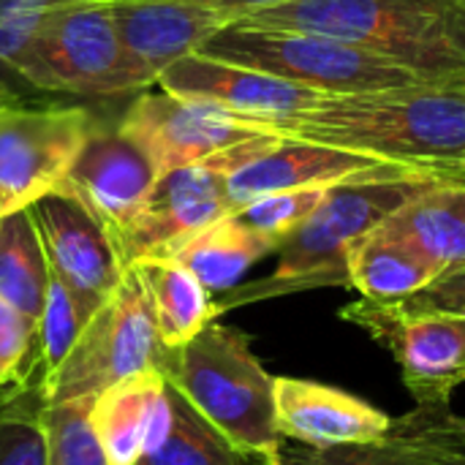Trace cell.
<instances>
[{"label": "cell", "mask_w": 465, "mask_h": 465, "mask_svg": "<svg viewBox=\"0 0 465 465\" xmlns=\"http://www.w3.org/2000/svg\"><path fill=\"white\" fill-rule=\"evenodd\" d=\"M49 262L30 210L0 218V297L41 319L49 294Z\"/></svg>", "instance_id": "cell-24"}, {"label": "cell", "mask_w": 465, "mask_h": 465, "mask_svg": "<svg viewBox=\"0 0 465 465\" xmlns=\"http://www.w3.org/2000/svg\"><path fill=\"white\" fill-rule=\"evenodd\" d=\"M8 68L38 90L128 95L155 87L123 52L109 0H65L49 8Z\"/></svg>", "instance_id": "cell-5"}, {"label": "cell", "mask_w": 465, "mask_h": 465, "mask_svg": "<svg viewBox=\"0 0 465 465\" xmlns=\"http://www.w3.org/2000/svg\"><path fill=\"white\" fill-rule=\"evenodd\" d=\"M161 90L172 95L185 98H207L215 101L234 114L256 123L272 136H281L278 128L302 114L305 109L316 106L327 93H319L313 87L278 79L253 68L221 63L204 54H188L177 63H172L161 76Z\"/></svg>", "instance_id": "cell-12"}, {"label": "cell", "mask_w": 465, "mask_h": 465, "mask_svg": "<svg viewBox=\"0 0 465 465\" xmlns=\"http://www.w3.org/2000/svg\"><path fill=\"white\" fill-rule=\"evenodd\" d=\"M401 313H447L465 316V267L439 275L425 289L414 292L401 302H390Z\"/></svg>", "instance_id": "cell-31"}, {"label": "cell", "mask_w": 465, "mask_h": 465, "mask_svg": "<svg viewBox=\"0 0 465 465\" xmlns=\"http://www.w3.org/2000/svg\"><path fill=\"white\" fill-rule=\"evenodd\" d=\"M346 264L349 286L373 302H401L441 275L420 248L381 223L349 245Z\"/></svg>", "instance_id": "cell-20"}, {"label": "cell", "mask_w": 465, "mask_h": 465, "mask_svg": "<svg viewBox=\"0 0 465 465\" xmlns=\"http://www.w3.org/2000/svg\"><path fill=\"white\" fill-rule=\"evenodd\" d=\"M196 54L289 79L327 95L392 90L420 82L406 68L351 41L245 22L223 27Z\"/></svg>", "instance_id": "cell-6"}, {"label": "cell", "mask_w": 465, "mask_h": 465, "mask_svg": "<svg viewBox=\"0 0 465 465\" xmlns=\"http://www.w3.org/2000/svg\"><path fill=\"white\" fill-rule=\"evenodd\" d=\"M341 319L390 349L417 406H452V392L465 384V316L401 313L390 302L360 297Z\"/></svg>", "instance_id": "cell-9"}, {"label": "cell", "mask_w": 465, "mask_h": 465, "mask_svg": "<svg viewBox=\"0 0 465 465\" xmlns=\"http://www.w3.org/2000/svg\"><path fill=\"white\" fill-rule=\"evenodd\" d=\"M169 387V384H166ZM172 430L166 441L136 465H259L237 452L185 398L169 387Z\"/></svg>", "instance_id": "cell-25"}, {"label": "cell", "mask_w": 465, "mask_h": 465, "mask_svg": "<svg viewBox=\"0 0 465 465\" xmlns=\"http://www.w3.org/2000/svg\"><path fill=\"white\" fill-rule=\"evenodd\" d=\"M166 381L158 371L128 376L93 401V425L109 465H136Z\"/></svg>", "instance_id": "cell-23"}, {"label": "cell", "mask_w": 465, "mask_h": 465, "mask_svg": "<svg viewBox=\"0 0 465 465\" xmlns=\"http://www.w3.org/2000/svg\"><path fill=\"white\" fill-rule=\"evenodd\" d=\"M463 450L465 414L452 406H414V411L392 417L390 430L368 444L327 450L283 444L281 465H425Z\"/></svg>", "instance_id": "cell-18"}, {"label": "cell", "mask_w": 465, "mask_h": 465, "mask_svg": "<svg viewBox=\"0 0 465 465\" xmlns=\"http://www.w3.org/2000/svg\"><path fill=\"white\" fill-rule=\"evenodd\" d=\"M95 123L84 106L14 101L0 109V218L63 183Z\"/></svg>", "instance_id": "cell-8"}, {"label": "cell", "mask_w": 465, "mask_h": 465, "mask_svg": "<svg viewBox=\"0 0 465 465\" xmlns=\"http://www.w3.org/2000/svg\"><path fill=\"white\" fill-rule=\"evenodd\" d=\"M188 3H202V5L229 8V11H237V16H240V14H245V11L267 8V5H278V3H286V0H188Z\"/></svg>", "instance_id": "cell-33"}, {"label": "cell", "mask_w": 465, "mask_h": 465, "mask_svg": "<svg viewBox=\"0 0 465 465\" xmlns=\"http://www.w3.org/2000/svg\"><path fill=\"white\" fill-rule=\"evenodd\" d=\"M38 411L41 398L30 384L5 392L0 401V465H46Z\"/></svg>", "instance_id": "cell-28"}, {"label": "cell", "mask_w": 465, "mask_h": 465, "mask_svg": "<svg viewBox=\"0 0 465 465\" xmlns=\"http://www.w3.org/2000/svg\"><path fill=\"white\" fill-rule=\"evenodd\" d=\"M425 465H465V450L463 452H452V455H439Z\"/></svg>", "instance_id": "cell-34"}, {"label": "cell", "mask_w": 465, "mask_h": 465, "mask_svg": "<svg viewBox=\"0 0 465 465\" xmlns=\"http://www.w3.org/2000/svg\"><path fill=\"white\" fill-rule=\"evenodd\" d=\"M392 166L387 161L289 136H256L248 144L245 158L226 174V193L232 210L242 204L292 188L341 185L368 172Z\"/></svg>", "instance_id": "cell-15"}, {"label": "cell", "mask_w": 465, "mask_h": 465, "mask_svg": "<svg viewBox=\"0 0 465 465\" xmlns=\"http://www.w3.org/2000/svg\"><path fill=\"white\" fill-rule=\"evenodd\" d=\"M90 319L93 313H87L84 305L71 294V289L52 275L46 305L38 319V360L27 384H41L49 373L57 371V365L68 357Z\"/></svg>", "instance_id": "cell-27"}, {"label": "cell", "mask_w": 465, "mask_h": 465, "mask_svg": "<svg viewBox=\"0 0 465 465\" xmlns=\"http://www.w3.org/2000/svg\"><path fill=\"white\" fill-rule=\"evenodd\" d=\"M93 401L95 398L41 406L38 425L44 433L46 465H109L93 425Z\"/></svg>", "instance_id": "cell-26"}, {"label": "cell", "mask_w": 465, "mask_h": 465, "mask_svg": "<svg viewBox=\"0 0 465 465\" xmlns=\"http://www.w3.org/2000/svg\"><path fill=\"white\" fill-rule=\"evenodd\" d=\"M163 343L158 338L142 283L128 264L120 286L84 324L68 357L41 384H30L41 406L98 398L112 384L158 371Z\"/></svg>", "instance_id": "cell-7"}, {"label": "cell", "mask_w": 465, "mask_h": 465, "mask_svg": "<svg viewBox=\"0 0 465 465\" xmlns=\"http://www.w3.org/2000/svg\"><path fill=\"white\" fill-rule=\"evenodd\" d=\"M131 267L142 283L158 338L166 349L188 343L221 313L213 294L177 259L144 256L134 259Z\"/></svg>", "instance_id": "cell-19"}, {"label": "cell", "mask_w": 465, "mask_h": 465, "mask_svg": "<svg viewBox=\"0 0 465 465\" xmlns=\"http://www.w3.org/2000/svg\"><path fill=\"white\" fill-rule=\"evenodd\" d=\"M27 210L35 221L49 272L71 289L87 313H95L128 270L120 245L65 185H57Z\"/></svg>", "instance_id": "cell-11"}, {"label": "cell", "mask_w": 465, "mask_h": 465, "mask_svg": "<svg viewBox=\"0 0 465 465\" xmlns=\"http://www.w3.org/2000/svg\"><path fill=\"white\" fill-rule=\"evenodd\" d=\"M237 22L343 38L420 82L465 84V0H286Z\"/></svg>", "instance_id": "cell-2"}, {"label": "cell", "mask_w": 465, "mask_h": 465, "mask_svg": "<svg viewBox=\"0 0 465 465\" xmlns=\"http://www.w3.org/2000/svg\"><path fill=\"white\" fill-rule=\"evenodd\" d=\"M60 3L65 0H0V65L8 68L41 16Z\"/></svg>", "instance_id": "cell-32"}, {"label": "cell", "mask_w": 465, "mask_h": 465, "mask_svg": "<svg viewBox=\"0 0 465 465\" xmlns=\"http://www.w3.org/2000/svg\"><path fill=\"white\" fill-rule=\"evenodd\" d=\"M155 180L153 163L117 125L95 123L60 185L109 229L123 253V240L136 223Z\"/></svg>", "instance_id": "cell-13"}, {"label": "cell", "mask_w": 465, "mask_h": 465, "mask_svg": "<svg viewBox=\"0 0 465 465\" xmlns=\"http://www.w3.org/2000/svg\"><path fill=\"white\" fill-rule=\"evenodd\" d=\"M381 226L420 248L441 275L465 267V183L422 188Z\"/></svg>", "instance_id": "cell-21"}, {"label": "cell", "mask_w": 465, "mask_h": 465, "mask_svg": "<svg viewBox=\"0 0 465 465\" xmlns=\"http://www.w3.org/2000/svg\"><path fill=\"white\" fill-rule=\"evenodd\" d=\"M275 420L286 441L327 450L381 439L392 417L373 403L297 376H275Z\"/></svg>", "instance_id": "cell-17"}, {"label": "cell", "mask_w": 465, "mask_h": 465, "mask_svg": "<svg viewBox=\"0 0 465 465\" xmlns=\"http://www.w3.org/2000/svg\"><path fill=\"white\" fill-rule=\"evenodd\" d=\"M270 253H278V242L229 213L188 237L169 259L188 267L210 294H221L234 289L240 278Z\"/></svg>", "instance_id": "cell-22"}, {"label": "cell", "mask_w": 465, "mask_h": 465, "mask_svg": "<svg viewBox=\"0 0 465 465\" xmlns=\"http://www.w3.org/2000/svg\"><path fill=\"white\" fill-rule=\"evenodd\" d=\"M278 134L465 183V84L414 82L392 90L324 95L286 120Z\"/></svg>", "instance_id": "cell-1"}, {"label": "cell", "mask_w": 465, "mask_h": 465, "mask_svg": "<svg viewBox=\"0 0 465 465\" xmlns=\"http://www.w3.org/2000/svg\"><path fill=\"white\" fill-rule=\"evenodd\" d=\"M234 213L226 193V172L213 161L166 172L155 180L136 223L123 240L131 264L144 256H172L199 229Z\"/></svg>", "instance_id": "cell-14"}, {"label": "cell", "mask_w": 465, "mask_h": 465, "mask_svg": "<svg viewBox=\"0 0 465 465\" xmlns=\"http://www.w3.org/2000/svg\"><path fill=\"white\" fill-rule=\"evenodd\" d=\"M5 392H8V390H5V387H0V401L5 398Z\"/></svg>", "instance_id": "cell-36"}, {"label": "cell", "mask_w": 465, "mask_h": 465, "mask_svg": "<svg viewBox=\"0 0 465 465\" xmlns=\"http://www.w3.org/2000/svg\"><path fill=\"white\" fill-rule=\"evenodd\" d=\"M433 183H447L433 174L392 163L349 183L332 185L313 215L283 240L278 248V267L270 278L229 289L218 311L240 302L281 297L322 286H349V245L384 223L414 193Z\"/></svg>", "instance_id": "cell-4"}, {"label": "cell", "mask_w": 465, "mask_h": 465, "mask_svg": "<svg viewBox=\"0 0 465 465\" xmlns=\"http://www.w3.org/2000/svg\"><path fill=\"white\" fill-rule=\"evenodd\" d=\"M330 188L311 185V188L275 191V193H267V196H259V199L242 204L240 210H234V215L242 223H248L251 229H256L259 234L278 242V248H281L283 240L292 237L313 215V210L324 202Z\"/></svg>", "instance_id": "cell-29"}, {"label": "cell", "mask_w": 465, "mask_h": 465, "mask_svg": "<svg viewBox=\"0 0 465 465\" xmlns=\"http://www.w3.org/2000/svg\"><path fill=\"white\" fill-rule=\"evenodd\" d=\"M117 128L144 153L158 177L202 163L248 139L272 136L215 101L172 95L166 90H142L120 117Z\"/></svg>", "instance_id": "cell-10"}, {"label": "cell", "mask_w": 465, "mask_h": 465, "mask_svg": "<svg viewBox=\"0 0 465 465\" xmlns=\"http://www.w3.org/2000/svg\"><path fill=\"white\" fill-rule=\"evenodd\" d=\"M38 360V319L0 297V387H25Z\"/></svg>", "instance_id": "cell-30"}, {"label": "cell", "mask_w": 465, "mask_h": 465, "mask_svg": "<svg viewBox=\"0 0 465 465\" xmlns=\"http://www.w3.org/2000/svg\"><path fill=\"white\" fill-rule=\"evenodd\" d=\"M14 101H19V98H16V93H14V90H8V87L0 82V109H5V106H8V104H14Z\"/></svg>", "instance_id": "cell-35"}, {"label": "cell", "mask_w": 465, "mask_h": 465, "mask_svg": "<svg viewBox=\"0 0 465 465\" xmlns=\"http://www.w3.org/2000/svg\"><path fill=\"white\" fill-rule=\"evenodd\" d=\"M158 373L237 452L259 465H281L286 439L275 420V376L242 330L210 322L188 343L163 346Z\"/></svg>", "instance_id": "cell-3"}, {"label": "cell", "mask_w": 465, "mask_h": 465, "mask_svg": "<svg viewBox=\"0 0 465 465\" xmlns=\"http://www.w3.org/2000/svg\"><path fill=\"white\" fill-rule=\"evenodd\" d=\"M123 52L158 84L177 60L196 54L215 33L237 22V11L188 0H109Z\"/></svg>", "instance_id": "cell-16"}]
</instances>
